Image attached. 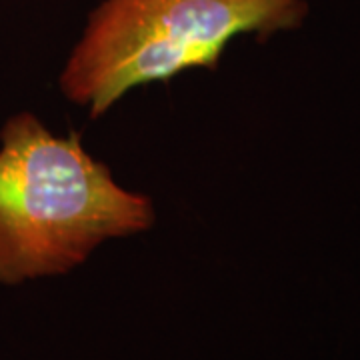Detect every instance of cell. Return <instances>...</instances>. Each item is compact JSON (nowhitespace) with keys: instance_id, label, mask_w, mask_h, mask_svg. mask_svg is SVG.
<instances>
[{"instance_id":"cell-1","label":"cell","mask_w":360,"mask_h":360,"mask_svg":"<svg viewBox=\"0 0 360 360\" xmlns=\"http://www.w3.org/2000/svg\"><path fill=\"white\" fill-rule=\"evenodd\" d=\"M148 196L120 186L78 134L20 112L0 130V283L58 276L110 238L155 224Z\"/></svg>"},{"instance_id":"cell-2","label":"cell","mask_w":360,"mask_h":360,"mask_svg":"<svg viewBox=\"0 0 360 360\" xmlns=\"http://www.w3.org/2000/svg\"><path fill=\"white\" fill-rule=\"evenodd\" d=\"M309 11V0H103L66 60L60 90L98 118L132 89L214 70L238 37L300 28Z\"/></svg>"}]
</instances>
